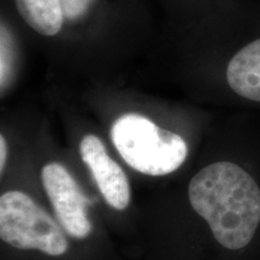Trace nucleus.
I'll return each instance as SVG.
<instances>
[{
  "instance_id": "9",
  "label": "nucleus",
  "mask_w": 260,
  "mask_h": 260,
  "mask_svg": "<svg viewBox=\"0 0 260 260\" xmlns=\"http://www.w3.org/2000/svg\"><path fill=\"white\" fill-rule=\"evenodd\" d=\"M95 0H60L64 19L70 23L82 21Z\"/></svg>"
},
{
  "instance_id": "3",
  "label": "nucleus",
  "mask_w": 260,
  "mask_h": 260,
  "mask_svg": "<svg viewBox=\"0 0 260 260\" xmlns=\"http://www.w3.org/2000/svg\"><path fill=\"white\" fill-rule=\"evenodd\" d=\"M63 230L23 191L10 190L0 197V239L11 247L61 255L69 248Z\"/></svg>"
},
{
  "instance_id": "4",
  "label": "nucleus",
  "mask_w": 260,
  "mask_h": 260,
  "mask_svg": "<svg viewBox=\"0 0 260 260\" xmlns=\"http://www.w3.org/2000/svg\"><path fill=\"white\" fill-rule=\"evenodd\" d=\"M41 181L64 232L76 239L88 236L93 228L87 213L89 199L70 172L58 162H48L41 170Z\"/></svg>"
},
{
  "instance_id": "7",
  "label": "nucleus",
  "mask_w": 260,
  "mask_h": 260,
  "mask_svg": "<svg viewBox=\"0 0 260 260\" xmlns=\"http://www.w3.org/2000/svg\"><path fill=\"white\" fill-rule=\"evenodd\" d=\"M23 21L44 37H54L64 23L60 0H15Z\"/></svg>"
},
{
  "instance_id": "8",
  "label": "nucleus",
  "mask_w": 260,
  "mask_h": 260,
  "mask_svg": "<svg viewBox=\"0 0 260 260\" xmlns=\"http://www.w3.org/2000/svg\"><path fill=\"white\" fill-rule=\"evenodd\" d=\"M14 44H12L11 34L4 23L2 24V58H0V80H2V92L8 87L12 77L14 70Z\"/></svg>"
},
{
  "instance_id": "6",
  "label": "nucleus",
  "mask_w": 260,
  "mask_h": 260,
  "mask_svg": "<svg viewBox=\"0 0 260 260\" xmlns=\"http://www.w3.org/2000/svg\"><path fill=\"white\" fill-rule=\"evenodd\" d=\"M226 82L236 95L260 103V39L249 42L230 59Z\"/></svg>"
},
{
  "instance_id": "10",
  "label": "nucleus",
  "mask_w": 260,
  "mask_h": 260,
  "mask_svg": "<svg viewBox=\"0 0 260 260\" xmlns=\"http://www.w3.org/2000/svg\"><path fill=\"white\" fill-rule=\"evenodd\" d=\"M6 158H8V144H6L4 135H2L0 136V171L2 172L4 171Z\"/></svg>"
},
{
  "instance_id": "5",
  "label": "nucleus",
  "mask_w": 260,
  "mask_h": 260,
  "mask_svg": "<svg viewBox=\"0 0 260 260\" xmlns=\"http://www.w3.org/2000/svg\"><path fill=\"white\" fill-rule=\"evenodd\" d=\"M80 154L92 172L107 205L118 211L126 209L130 203L128 177L123 169L107 154L102 140L92 134L84 136L80 144Z\"/></svg>"
},
{
  "instance_id": "1",
  "label": "nucleus",
  "mask_w": 260,
  "mask_h": 260,
  "mask_svg": "<svg viewBox=\"0 0 260 260\" xmlns=\"http://www.w3.org/2000/svg\"><path fill=\"white\" fill-rule=\"evenodd\" d=\"M194 212L223 251H247L260 233V182L242 165L218 160L195 174L188 186Z\"/></svg>"
},
{
  "instance_id": "2",
  "label": "nucleus",
  "mask_w": 260,
  "mask_h": 260,
  "mask_svg": "<svg viewBox=\"0 0 260 260\" xmlns=\"http://www.w3.org/2000/svg\"><path fill=\"white\" fill-rule=\"evenodd\" d=\"M110 138L123 160L148 176H165L176 171L188 155L187 144L180 135L139 113L118 117Z\"/></svg>"
}]
</instances>
